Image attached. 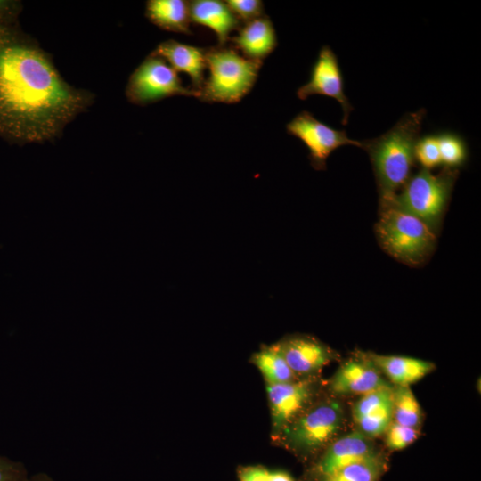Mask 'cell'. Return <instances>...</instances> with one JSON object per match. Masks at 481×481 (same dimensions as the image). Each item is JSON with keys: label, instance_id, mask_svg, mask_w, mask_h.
Here are the masks:
<instances>
[{"label": "cell", "instance_id": "cell-12", "mask_svg": "<svg viewBox=\"0 0 481 481\" xmlns=\"http://www.w3.org/2000/svg\"><path fill=\"white\" fill-rule=\"evenodd\" d=\"M298 379L321 375L322 370L339 355L330 346L307 334H289L276 341Z\"/></svg>", "mask_w": 481, "mask_h": 481}, {"label": "cell", "instance_id": "cell-8", "mask_svg": "<svg viewBox=\"0 0 481 481\" xmlns=\"http://www.w3.org/2000/svg\"><path fill=\"white\" fill-rule=\"evenodd\" d=\"M271 419V440L291 424L325 392L321 375L265 386Z\"/></svg>", "mask_w": 481, "mask_h": 481}, {"label": "cell", "instance_id": "cell-27", "mask_svg": "<svg viewBox=\"0 0 481 481\" xmlns=\"http://www.w3.org/2000/svg\"><path fill=\"white\" fill-rule=\"evenodd\" d=\"M224 3L237 19L244 23H248L265 14L264 4L260 0H227Z\"/></svg>", "mask_w": 481, "mask_h": 481}, {"label": "cell", "instance_id": "cell-30", "mask_svg": "<svg viewBox=\"0 0 481 481\" xmlns=\"http://www.w3.org/2000/svg\"><path fill=\"white\" fill-rule=\"evenodd\" d=\"M25 481H56L53 477L45 472H37L33 475H29Z\"/></svg>", "mask_w": 481, "mask_h": 481}, {"label": "cell", "instance_id": "cell-25", "mask_svg": "<svg viewBox=\"0 0 481 481\" xmlns=\"http://www.w3.org/2000/svg\"><path fill=\"white\" fill-rule=\"evenodd\" d=\"M414 158L415 161L427 170L442 164L436 135L419 137L414 147Z\"/></svg>", "mask_w": 481, "mask_h": 481}, {"label": "cell", "instance_id": "cell-5", "mask_svg": "<svg viewBox=\"0 0 481 481\" xmlns=\"http://www.w3.org/2000/svg\"><path fill=\"white\" fill-rule=\"evenodd\" d=\"M376 232L382 248L395 259L419 265L436 244L435 232L422 220L392 204L380 201Z\"/></svg>", "mask_w": 481, "mask_h": 481}, {"label": "cell", "instance_id": "cell-22", "mask_svg": "<svg viewBox=\"0 0 481 481\" xmlns=\"http://www.w3.org/2000/svg\"><path fill=\"white\" fill-rule=\"evenodd\" d=\"M423 413L410 386L393 387V421L402 426L421 428Z\"/></svg>", "mask_w": 481, "mask_h": 481}, {"label": "cell", "instance_id": "cell-6", "mask_svg": "<svg viewBox=\"0 0 481 481\" xmlns=\"http://www.w3.org/2000/svg\"><path fill=\"white\" fill-rule=\"evenodd\" d=\"M458 171L444 167L438 174L421 168L410 176L401 192L380 200L425 222L434 232L448 204Z\"/></svg>", "mask_w": 481, "mask_h": 481}, {"label": "cell", "instance_id": "cell-19", "mask_svg": "<svg viewBox=\"0 0 481 481\" xmlns=\"http://www.w3.org/2000/svg\"><path fill=\"white\" fill-rule=\"evenodd\" d=\"M145 16L161 29L191 34L188 1L149 0L145 5Z\"/></svg>", "mask_w": 481, "mask_h": 481}, {"label": "cell", "instance_id": "cell-26", "mask_svg": "<svg viewBox=\"0 0 481 481\" xmlns=\"http://www.w3.org/2000/svg\"><path fill=\"white\" fill-rule=\"evenodd\" d=\"M420 434V429L402 426L392 421L382 436L386 448L394 452L403 450L412 444Z\"/></svg>", "mask_w": 481, "mask_h": 481}, {"label": "cell", "instance_id": "cell-20", "mask_svg": "<svg viewBox=\"0 0 481 481\" xmlns=\"http://www.w3.org/2000/svg\"><path fill=\"white\" fill-rule=\"evenodd\" d=\"M249 362L259 371L265 386L283 384L298 379L277 342L262 345L251 355Z\"/></svg>", "mask_w": 481, "mask_h": 481}, {"label": "cell", "instance_id": "cell-9", "mask_svg": "<svg viewBox=\"0 0 481 481\" xmlns=\"http://www.w3.org/2000/svg\"><path fill=\"white\" fill-rule=\"evenodd\" d=\"M385 452L374 439L355 429L341 435L306 465L302 481H321L339 469Z\"/></svg>", "mask_w": 481, "mask_h": 481}, {"label": "cell", "instance_id": "cell-2", "mask_svg": "<svg viewBox=\"0 0 481 481\" xmlns=\"http://www.w3.org/2000/svg\"><path fill=\"white\" fill-rule=\"evenodd\" d=\"M425 116V109L406 113L386 133L361 142L370 156L380 200L394 197L410 178Z\"/></svg>", "mask_w": 481, "mask_h": 481}, {"label": "cell", "instance_id": "cell-3", "mask_svg": "<svg viewBox=\"0 0 481 481\" xmlns=\"http://www.w3.org/2000/svg\"><path fill=\"white\" fill-rule=\"evenodd\" d=\"M349 419V409L344 398L326 390L272 441L307 465L333 441L348 431Z\"/></svg>", "mask_w": 481, "mask_h": 481}, {"label": "cell", "instance_id": "cell-16", "mask_svg": "<svg viewBox=\"0 0 481 481\" xmlns=\"http://www.w3.org/2000/svg\"><path fill=\"white\" fill-rule=\"evenodd\" d=\"M230 39L244 57L255 61H262L277 46L273 24L265 14L245 23L238 35Z\"/></svg>", "mask_w": 481, "mask_h": 481}, {"label": "cell", "instance_id": "cell-21", "mask_svg": "<svg viewBox=\"0 0 481 481\" xmlns=\"http://www.w3.org/2000/svg\"><path fill=\"white\" fill-rule=\"evenodd\" d=\"M387 452L352 463L321 481H379L388 469Z\"/></svg>", "mask_w": 481, "mask_h": 481}, {"label": "cell", "instance_id": "cell-10", "mask_svg": "<svg viewBox=\"0 0 481 481\" xmlns=\"http://www.w3.org/2000/svg\"><path fill=\"white\" fill-rule=\"evenodd\" d=\"M286 129L308 148L311 165L317 170L325 169L327 159L336 149L348 144L362 148V143L347 137L345 130L330 127L306 110L290 120Z\"/></svg>", "mask_w": 481, "mask_h": 481}, {"label": "cell", "instance_id": "cell-29", "mask_svg": "<svg viewBox=\"0 0 481 481\" xmlns=\"http://www.w3.org/2000/svg\"><path fill=\"white\" fill-rule=\"evenodd\" d=\"M29 476L28 469L22 461L0 455V481H25Z\"/></svg>", "mask_w": 481, "mask_h": 481}, {"label": "cell", "instance_id": "cell-17", "mask_svg": "<svg viewBox=\"0 0 481 481\" xmlns=\"http://www.w3.org/2000/svg\"><path fill=\"white\" fill-rule=\"evenodd\" d=\"M386 379L393 386H411L436 369L429 361L366 352Z\"/></svg>", "mask_w": 481, "mask_h": 481}, {"label": "cell", "instance_id": "cell-7", "mask_svg": "<svg viewBox=\"0 0 481 481\" xmlns=\"http://www.w3.org/2000/svg\"><path fill=\"white\" fill-rule=\"evenodd\" d=\"M175 95L194 96L200 93L183 86L177 72L152 53L131 74L126 86L127 100L147 105Z\"/></svg>", "mask_w": 481, "mask_h": 481}, {"label": "cell", "instance_id": "cell-18", "mask_svg": "<svg viewBox=\"0 0 481 481\" xmlns=\"http://www.w3.org/2000/svg\"><path fill=\"white\" fill-rule=\"evenodd\" d=\"M188 4L191 21L211 29L219 46L225 45L232 30L240 29V21L223 1L193 0Z\"/></svg>", "mask_w": 481, "mask_h": 481}, {"label": "cell", "instance_id": "cell-15", "mask_svg": "<svg viewBox=\"0 0 481 481\" xmlns=\"http://www.w3.org/2000/svg\"><path fill=\"white\" fill-rule=\"evenodd\" d=\"M152 53L164 59L176 72L187 73L192 80V89L200 92L207 68L206 48L169 39L159 44Z\"/></svg>", "mask_w": 481, "mask_h": 481}, {"label": "cell", "instance_id": "cell-24", "mask_svg": "<svg viewBox=\"0 0 481 481\" xmlns=\"http://www.w3.org/2000/svg\"><path fill=\"white\" fill-rule=\"evenodd\" d=\"M238 481H302L281 469H271L264 465L240 466L237 469Z\"/></svg>", "mask_w": 481, "mask_h": 481}, {"label": "cell", "instance_id": "cell-13", "mask_svg": "<svg viewBox=\"0 0 481 481\" xmlns=\"http://www.w3.org/2000/svg\"><path fill=\"white\" fill-rule=\"evenodd\" d=\"M315 94L337 100L344 113L342 123L347 124L353 107L344 92V80L338 57L329 45L321 48L312 67L309 80L297 91L300 100Z\"/></svg>", "mask_w": 481, "mask_h": 481}, {"label": "cell", "instance_id": "cell-23", "mask_svg": "<svg viewBox=\"0 0 481 481\" xmlns=\"http://www.w3.org/2000/svg\"><path fill=\"white\" fill-rule=\"evenodd\" d=\"M441 162L445 167L456 169L467 160L468 149L464 139L458 134L444 131L436 134Z\"/></svg>", "mask_w": 481, "mask_h": 481}, {"label": "cell", "instance_id": "cell-28", "mask_svg": "<svg viewBox=\"0 0 481 481\" xmlns=\"http://www.w3.org/2000/svg\"><path fill=\"white\" fill-rule=\"evenodd\" d=\"M22 4L15 0H0V32L20 28L18 18Z\"/></svg>", "mask_w": 481, "mask_h": 481}, {"label": "cell", "instance_id": "cell-14", "mask_svg": "<svg viewBox=\"0 0 481 481\" xmlns=\"http://www.w3.org/2000/svg\"><path fill=\"white\" fill-rule=\"evenodd\" d=\"M393 387H383L360 395L349 409L353 429L376 439L393 421Z\"/></svg>", "mask_w": 481, "mask_h": 481}, {"label": "cell", "instance_id": "cell-11", "mask_svg": "<svg viewBox=\"0 0 481 481\" xmlns=\"http://www.w3.org/2000/svg\"><path fill=\"white\" fill-rule=\"evenodd\" d=\"M392 387L367 353L363 351H355L341 362L334 374L326 380L327 391L341 398L360 396Z\"/></svg>", "mask_w": 481, "mask_h": 481}, {"label": "cell", "instance_id": "cell-1", "mask_svg": "<svg viewBox=\"0 0 481 481\" xmlns=\"http://www.w3.org/2000/svg\"><path fill=\"white\" fill-rule=\"evenodd\" d=\"M93 100L69 85L20 28L0 32V137L18 144L52 140Z\"/></svg>", "mask_w": 481, "mask_h": 481}, {"label": "cell", "instance_id": "cell-4", "mask_svg": "<svg viewBox=\"0 0 481 481\" xmlns=\"http://www.w3.org/2000/svg\"><path fill=\"white\" fill-rule=\"evenodd\" d=\"M206 63L209 76L199 99L206 102L235 103L254 86L263 61L248 59L232 48L218 45L206 48Z\"/></svg>", "mask_w": 481, "mask_h": 481}]
</instances>
